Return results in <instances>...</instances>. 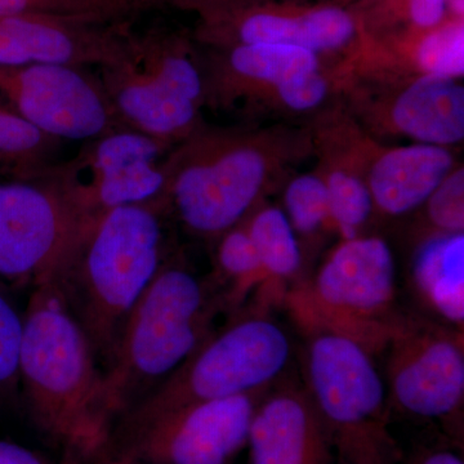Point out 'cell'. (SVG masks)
I'll return each mask as SVG.
<instances>
[{
    "mask_svg": "<svg viewBox=\"0 0 464 464\" xmlns=\"http://www.w3.org/2000/svg\"><path fill=\"white\" fill-rule=\"evenodd\" d=\"M168 2L173 3L177 7L197 12L200 18H206L241 7V5L259 2V0H168Z\"/></svg>",
    "mask_w": 464,
    "mask_h": 464,
    "instance_id": "cell-30",
    "label": "cell"
},
{
    "mask_svg": "<svg viewBox=\"0 0 464 464\" xmlns=\"http://www.w3.org/2000/svg\"><path fill=\"white\" fill-rule=\"evenodd\" d=\"M266 391L198 402L161 415L112 439L121 442L114 457L139 464H231L246 448L250 423Z\"/></svg>",
    "mask_w": 464,
    "mask_h": 464,
    "instance_id": "cell-15",
    "label": "cell"
},
{
    "mask_svg": "<svg viewBox=\"0 0 464 464\" xmlns=\"http://www.w3.org/2000/svg\"><path fill=\"white\" fill-rule=\"evenodd\" d=\"M84 226L45 179L0 183V280L12 288L51 283Z\"/></svg>",
    "mask_w": 464,
    "mask_h": 464,
    "instance_id": "cell-13",
    "label": "cell"
},
{
    "mask_svg": "<svg viewBox=\"0 0 464 464\" xmlns=\"http://www.w3.org/2000/svg\"><path fill=\"white\" fill-rule=\"evenodd\" d=\"M311 155L308 125L204 124L168 157V212L195 237L217 241Z\"/></svg>",
    "mask_w": 464,
    "mask_h": 464,
    "instance_id": "cell-1",
    "label": "cell"
},
{
    "mask_svg": "<svg viewBox=\"0 0 464 464\" xmlns=\"http://www.w3.org/2000/svg\"><path fill=\"white\" fill-rule=\"evenodd\" d=\"M372 36L408 29H427L447 17V0H374L357 9Z\"/></svg>",
    "mask_w": 464,
    "mask_h": 464,
    "instance_id": "cell-26",
    "label": "cell"
},
{
    "mask_svg": "<svg viewBox=\"0 0 464 464\" xmlns=\"http://www.w3.org/2000/svg\"><path fill=\"white\" fill-rule=\"evenodd\" d=\"M390 398L405 413L449 420L462 413V334L431 323L404 320L389 343Z\"/></svg>",
    "mask_w": 464,
    "mask_h": 464,
    "instance_id": "cell-17",
    "label": "cell"
},
{
    "mask_svg": "<svg viewBox=\"0 0 464 464\" xmlns=\"http://www.w3.org/2000/svg\"><path fill=\"white\" fill-rule=\"evenodd\" d=\"M166 203L109 210L79 234L52 279L90 341L101 368L125 320L167 259Z\"/></svg>",
    "mask_w": 464,
    "mask_h": 464,
    "instance_id": "cell-3",
    "label": "cell"
},
{
    "mask_svg": "<svg viewBox=\"0 0 464 464\" xmlns=\"http://www.w3.org/2000/svg\"><path fill=\"white\" fill-rule=\"evenodd\" d=\"M127 23L44 14L0 16V66L102 67L124 50Z\"/></svg>",
    "mask_w": 464,
    "mask_h": 464,
    "instance_id": "cell-18",
    "label": "cell"
},
{
    "mask_svg": "<svg viewBox=\"0 0 464 464\" xmlns=\"http://www.w3.org/2000/svg\"><path fill=\"white\" fill-rule=\"evenodd\" d=\"M0 464H44L41 458L29 449L14 442L0 440Z\"/></svg>",
    "mask_w": 464,
    "mask_h": 464,
    "instance_id": "cell-32",
    "label": "cell"
},
{
    "mask_svg": "<svg viewBox=\"0 0 464 464\" xmlns=\"http://www.w3.org/2000/svg\"><path fill=\"white\" fill-rule=\"evenodd\" d=\"M282 209L301 237H314L329 225L328 191L319 170L297 174L285 181Z\"/></svg>",
    "mask_w": 464,
    "mask_h": 464,
    "instance_id": "cell-27",
    "label": "cell"
},
{
    "mask_svg": "<svg viewBox=\"0 0 464 464\" xmlns=\"http://www.w3.org/2000/svg\"><path fill=\"white\" fill-rule=\"evenodd\" d=\"M17 14H34V12L24 0H0V16Z\"/></svg>",
    "mask_w": 464,
    "mask_h": 464,
    "instance_id": "cell-33",
    "label": "cell"
},
{
    "mask_svg": "<svg viewBox=\"0 0 464 464\" xmlns=\"http://www.w3.org/2000/svg\"><path fill=\"white\" fill-rule=\"evenodd\" d=\"M0 103L61 141L87 142L123 128L99 79L81 67L0 66Z\"/></svg>",
    "mask_w": 464,
    "mask_h": 464,
    "instance_id": "cell-16",
    "label": "cell"
},
{
    "mask_svg": "<svg viewBox=\"0 0 464 464\" xmlns=\"http://www.w3.org/2000/svg\"><path fill=\"white\" fill-rule=\"evenodd\" d=\"M306 389L322 414L337 464H399L391 435L389 395L373 356L359 342L314 329Z\"/></svg>",
    "mask_w": 464,
    "mask_h": 464,
    "instance_id": "cell-7",
    "label": "cell"
},
{
    "mask_svg": "<svg viewBox=\"0 0 464 464\" xmlns=\"http://www.w3.org/2000/svg\"><path fill=\"white\" fill-rule=\"evenodd\" d=\"M290 353L288 335L279 324L261 315L239 317L213 332L170 377L127 411L112 439L185 406L268 390L288 365Z\"/></svg>",
    "mask_w": 464,
    "mask_h": 464,
    "instance_id": "cell-6",
    "label": "cell"
},
{
    "mask_svg": "<svg viewBox=\"0 0 464 464\" xmlns=\"http://www.w3.org/2000/svg\"><path fill=\"white\" fill-rule=\"evenodd\" d=\"M314 155L320 158L317 170L328 191L329 225L341 240L359 237L374 213L364 177L338 155L323 150H315Z\"/></svg>",
    "mask_w": 464,
    "mask_h": 464,
    "instance_id": "cell-22",
    "label": "cell"
},
{
    "mask_svg": "<svg viewBox=\"0 0 464 464\" xmlns=\"http://www.w3.org/2000/svg\"><path fill=\"white\" fill-rule=\"evenodd\" d=\"M365 57L372 69L393 74L463 79L464 20L447 16L427 29L369 35Z\"/></svg>",
    "mask_w": 464,
    "mask_h": 464,
    "instance_id": "cell-20",
    "label": "cell"
},
{
    "mask_svg": "<svg viewBox=\"0 0 464 464\" xmlns=\"http://www.w3.org/2000/svg\"><path fill=\"white\" fill-rule=\"evenodd\" d=\"M418 297L442 322L462 332L464 323V234L430 232L411 265Z\"/></svg>",
    "mask_w": 464,
    "mask_h": 464,
    "instance_id": "cell-21",
    "label": "cell"
},
{
    "mask_svg": "<svg viewBox=\"0 0 464 464\" xmlns=\"http://www.w3.org/2000/svg\"><path fill=\"white\" fill-rule=\"evenodd\" d=\"M314 145L355 168L364 177L374 212L399 217L423 206L454 168L449 148L409 143L384 145L366 133L341 102L333 103L308 124Z\"/></svg>",
    "mask_w": 464,
    "mask_h": 464,
    "instance_id": "cell-12",
    "label": "cell"
},
{
    "mask_svg": "<svg viewBox=\"0 0 464 464\" xmlns=\"http://www.w3.org/2000/svg\"><path fill=\"white\" fill-rule=\"evenodd\" d=\"M102 368L56 286L32 289L20 389L36 427L72 464L105 460L114 430L101 408Z\"/></svg>",
    "mask_w": 464,
    "mask_h": 464,
    "instance_id": "cell-2",
    "label": "cell"
},
{
    "mask_svg": "<svg viewBox=\"0 0 464 464\" xmlns=\"http://www.w3.org/2000/svg\"><path fill=\"white\" fill-rule=\"evenodd\" d=\"M224 293L185 262L167 259L130 311L102 368L101 408L112 430L212 334Z\"/></svg>",
    "mask_w": 464,
    "mask_h": 464,
    "instance_id": "cell-4",
    "label": "cell"
},
{
    "mask_svg": "<svg viewBox=\"0 0 464 464\" xmlns=\"http://www.w3.org/2000/svg\"><path fill=\"white\" fill-rule=\"evenodd\" d=\"M101 464H139V463L133 462V460H130V459H127V458L112 457V458H109V459L103 460V462H101Z\"/></svg>",
    "mask_w": 464,
    "mask_h": 464,
    "instance_id": "cell-36",
    "label": "cell"
},
{
    "mask_svg": "<svg viewBox=\"0 0 464 464\" xmlns=\"http://www.w3.org/2000/svg\"><path fill=\"white\" fill-rule=\"evenodd\" d=\"M364 34L359 11L334 0H259L200 18L194 39L206 48L270 43L342 58L359 44Z\"/></svg>",
    "mask_w": 464,
    "mask_h": 464,
    "instance_id": "cell-14",
    "label": "cell"
},
{
    "mask_svg": "<svg viewBox=\"0 0 464 464\" xmlns=\"http://www.w3.org/2000/svg\"><path fill=\"white\" fill-rule=\"evenodd\" d=\"M447 16L464 20V0H447Z\"/></svg>",
    "mask_w": 464,
    "mask_h": 464,
    "instance_id": "cell-34",
    "label": "cell"
},
{
    "mask_svg": "<svg viewBox=\"0 0 464 464\" xmlns=\"http://www.w3.org/2000/svg\"><path fill=\"white\" fill-rule=\"evenodd\" d=\"M334 2L338 3V5H344V7L359 9L371 5L374 0H334Z\"/></svg>",
    "mask_w": 464,
    "mask_h": 464,
    "instance_id": "cell-35",
    "label": "cell"
},
{
    "mask_svg": "<svg viewBox=\"0 0 464 464\" xmlns=\"http://www.w3.org/2000/svg\"><path fill=\"white\" fill-rule=\"evenodd\" d=\"M174 146L118 128L84 142L75 158L48 167L38 179L52 183L87 225L115 208L166 203Z\"/></svg>",
    "mask_w": 464,
    "mask_h": 464,
    "instance_id": "cell-10",
    "label": "cell"
},
{
    "mask_svg": "<svg viewBox=\"0 0 464 464\" xmlns=\"http://www.w3.org/2000/svg\"><path fill=\"white\" fill-rule=\"evenodd\" d=\"M341 105L374 139L449 148L464 139L462 79L365 72L343 76Z\"/></svg>",
    "mask_w": 464,
    "mask_h": 464,
    "instance_id": "cell-11",
    "label": "cell"
},
{
    "mask_svg": "<svg viewBox=\"0 0 464 464\" xmlns=\"http://www.w3.org/2000/svg\"><path fill=\"white\" fill-rule=\"evenodd\" d=\"M396 264L386 240H341L326 256L298 304L314 329L347 335L372 350L386 347L404 319L395 314Z\"/></svg>",
    "mask_w": 464,
    "mask_h": 464,
    "instance_id": "cell-9",
    "label": "cell"
},
{
    "mask_svg": "<svg viewBox=\"0 0 464 464\" xmlns=\"http://www.w3.org/2000/svg\"><path fill=\"white\" fill-rule=\"evenodd\" d=\"M217 284H224L226 306L239 304L246 293L267 280L243 222L226 231L216 248Z\"/></svg>",
    "mask_w": 464,
    "mask_h": 464,
    "instance_id": "cell-25",
    "label": "cell"
},
{
    "mask_svg": "<svg viewBox=\"0 0 464 464\" xmlns=\"http://www.w3.org/2000/svg\"><path fill=\"white\" fill-rule=\"evenodd\" d=\"M431 231L456 234L464 230V169L457 166L424 201Z\"/></svg>",
    "mask_w": 464,
    "mask_h": 464,
    "instance_id": "cell-29",
    "label": "cell"
},
{
    "mask_svg": "<svg viewBox=\"0 0 464 464\" xmlns=\"http://www.w3.org/2000/svg\"><path fill=\"white\" fill-rule=\"evenodd\" d=\"M61 142L0 103V170L14 174V181H32L53 166Z\"/></svg>",
    "mask_w": 464,
    "mask_h": 464,
    "instance_id": "cell-24",
    "label": "cell"
},
{
    "mask_svg": "<svg viewBox=\"0 0 464 464\" xmlns=\"http://www.w3.org/2000/svg\"><path fill=\"white\" fill-rule=\"evenodd\" d=\"M12 286L0 280V404L20 391V359L25 308L18 307Z\"/></svg>",
    "mask_w": 464,
    "mask_h": 464,
    "instance_id": "cell-28",
    "label": "cell"
},
{
    "mask_svg": "<svg viewBox=\"0 0 464 464\" xmlns=\"http://www.w3.org/2000/svg\"><path fill=\"white\" fill-rule=\"evenodd\" d=\"M257 250L266 277L292 279L302 267L301 244L282 208L257 207L243 221Z\"/></svg>",
    "mask_w": 464,
    "mask_h": 464,
    "instance_id": "cell-23",
    "label": "cell"
},
{
    "mask_svg": "<svg viewBox=\"0 0 464 464\" xmlns=\"http://www.w3.org/2000/svg\"><path fill=\"white\" fill-rule=\"evenodd\" d=\"M200 50L208 108L313 118L340 99L341 58L270 43Z\"/></svg>",
    "mask_w": 464,
    "mask_h": 464,
    "instance_id": "cell-8",
    "label": "cell"
},
{
    "mask_svg": "<svg viewBox=\"0 0 464 464\" xmlns=\"http://www.w3.org/2000/svg\"><path fill=\"white\" fill-rule=\"evenodd\" d=\"M409 464H464V460L454 449L429 448L415 453Z\"/></svg>",
    "mask_w": 464,
    "mask_h": 464,
    "instance_id": "cell-31",
    "label": "cell"
},
{
    "mask_svg": "<svg viewBox=\"0 0 464 464\" xmlns=\"http://www.w3.org/2000/svg\"><path fill=\"white\" fill-rule=\"evenodd\" d=\"M249 464H337L331 436L306 386L266 391L248 441Z\"/></svg>",
    "mask_w": 464,
    "mask_h": 464,
    "instance_id": "cell-19",
    "label": "cell"
},
{
    "mask_svg": "<svg viewBox=\"0 0 464 464\" xmlns=\"http://www.w3.org/2000/svg\"><path fill=\"white\" fill-rule=\"evenodd\" d=\"M97 76L119 123L179 145L203 127V54L194 38L169 30L128 32L124 50Z\"/></svg>",
    "mask_w": 464,
    "mask_h": 464,
    "instance_id": "cell-5",
    "label": "cell"
}]
</instances>
